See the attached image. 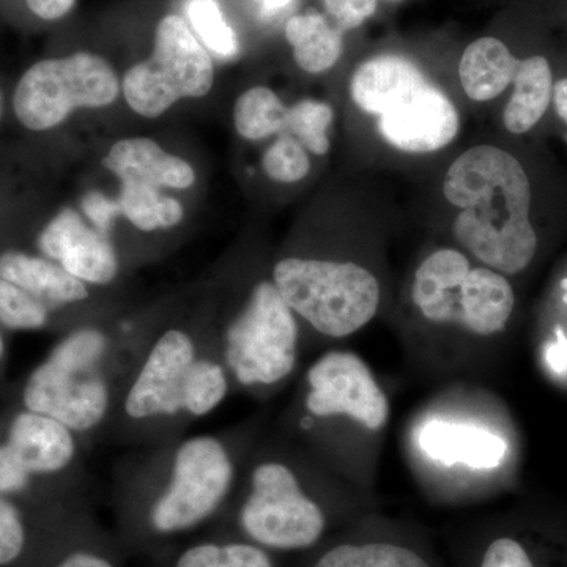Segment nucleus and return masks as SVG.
<instances>
[{
	"instance_id": "f257e3e1",
	"label": "nucleus",
	"mask_w": 567,
	"mask_h": 567,
	"mask_svg": "<svg viewBox=\"0 0 567 567\" xmlns=\"http://www.w3.org/2000/svg\"><path fill=\"white\" fill-rule=\"evenodd\" d=\"M443 194L461 210L456 240L477 262L507 278L532 267L540 246L535 192L516 155L495 145L470 148L447 169Z\"/></svg>"
},
{
	"instance_id": "f03ea898",
	"label": "nucleus",
	"mask_w": 567,
	"mask_h": 567,
	"mask_svg": "<svg viewBox=\"0 0 567 567\" xmlns=\"http://www.w3.org/2000/svg\"><path fill=\"white\" fill-rule=\"evenodd\" d=\"M350 96L379 118L383 140L405 153H432L457 137L461 118L445 92L401 55H377L350 80Z\"/></svg>"
},
{
	"instance_id": "7ed1b4c3",
	"label": "nucleus",
	"mask_w": 567,
	"mask_h": 567,
	"mask_svg": "<svg viewBox=\"0 0 567 567\" xmlns=\"http://www.w3.org/2000/svg\"><path fill=\"white\" fill-rule=\"evenodd\" d=\"M412 300L434 324H451L475 338L502 334L516 311L509 278L492 268L473 267L465 252L442 248L429 254L413 278Z\"/></svg>"
},
{
	"instance_id": "20e7f679",
	"label": "nucleus",
	"mask_w": 567,
	"mask_h": 567,
	"mask_svg": "<svg viewBox=\"0 0 567 567\" xmlns=\"http://www.w3.org/2000/svg\"><path fill=\"white\" fill-rule=\"evenodd\" d=\"M111 339L95 327L78 328L54 346L25 382L22 402L76 434L100 427L112 409L107 357Z\"/></svg>"
},
{
	"instance_id": "39448f33",
	"label": "nucleus",
	"mask_w": 567,
	"mask_h": 567,
	"mask_svg": "<svg viewBox=\"0 0 567 567\" xmlns=\"http://www.w3.org/2000/svg\"><path fill=\"white\" fill-rule=\"evenodd\" d=\"M271 281L298 319L330 339L363 330L382 300L377 276L347 260L286 257L275 265Z\"/></svg>"
},
{
	"instance_id": "423d86ee",
	"label": "nucleus",
	"mask_w": 567,
	"mask_h": 567,
	"mask_svg": "<svg viewBox=\"0 0 567 567\" xmlns=\"http://www.w3.org/2000/svg\"><path fill=\"white\" fill-rule=\"evenodd\" d=\"M300 357V324L274 281L254 286L223 334L221 360L237 385L267 390L289 379Z\"/></svg>"
},
{
	"instance_id": "0eeeda50",
	"label": "nucleus",
	"mask_w": 567,
	"mask_h": 567,
	"mask_svg": "<svg viewBox=\"0 0 567 567\" xmlns=\"http://www.w3.org/2000/svg\"><path fill=\"white\" fill-rule=\"evenodd\" d=\"M121 82L106 59L74 52L37 62L22 74L13 95L18 121L31 132H48L80 107H106L117 102Z\"/></svg>"
},
{
	"instance_id": "6e6552de",
	"label": "nucleus",
	"mask_w": 567,
	"mask_h": 567,
	"mask_svg": "<svg viewBox=\"0 0 567 567\" xmlns=\"http://www.w3.org/2000/svg\"><path fill=\"white\" fill-rule=\"evenodd\" d=\"M213 82L210 54L182 17L169 14L156 28L151 58L126 71L122 91L137 115L156 118L183 99H203Z\"/></svg>"
},
{
	"instance_id": "1a4fd4ad",
	"label": "nucleus",
	"mask_w": 567,
	"mask_h": 567,
	"mask_svg": "<svg viewBox=\"0 0 567 567\" xmlns=\"http://www.w3.org/2000/svg\"><path fill=\"white\" fill-rule=\"evenodd\" d=\"M235 483L229 446L215 435H194L175 447L166 483L148 520L158 535H177L204 524L226 502Z\"/></svg>"
},
{
	"instance_id": "9d476101",
	"label": "nucleus",
	"mask_w": 567,
	"mask_h": 567,
	"mask_svg": "<svg viewBox=\"0 0 567 567\" xmlns=\"http://www.w3.org/2000/svg\"><path fill=\"white\" fill-rule=\"evenodd\" d=\"M240 525L257 546L292 551L319 543L327 518L319 503L306 494L292 466L265 461L249 476Z\"/></svg>"
},
{
	"instance_id": "9b49d317",
	"label": "nucleus",
	"mask_w": 567,
	"mask_h": 567,
	"mask_svg": "<svg viewBox=\"0 0 567 567\" xmlns=\"http://www.w3.org/2000/svg\"><path fill=\"white\" fill-rule=\"evenodd\" d=\"M305 409L317 420L347 417L364 431L386 427L390 399L368 363L353 352H327L306 372Z\"/></svg>"
},
{
	"instance_id": "f8f14e48",
	"label": "nucleus",
	"mask_w": 567,
	"mask_h": 567,
	"mask_svg": "<svg viewBox=\"0 0 567 567\" xmlns=\"http://www.w3.org/2000/svg\"><path fill=\"white\" fill-rule=\"evenodd\" d=\"M199 347L188 331L171 328L155 339L126 386L123 413L134 423L183 415V393Z\"/></svg>"
},
{
	"instance_id": "ddd939ff",
	"label": "nucleus",
	"mask_w": 567,
	"mask_h": 567,
	"mask_svg": "<svg viewBox=\"0 0 567 567\" xmlns=\"http://www.w3.org/2000/svg\"><path fill=\"white\" fill-rule=\"evenodd\" d=\"M40 251L87 286H107L117 278V252L107 235L89 226L74 208H63L41 230Z\"/></svg>"
},
{
	"instance_id": "4468645a",
	"label": "nucleus",
	"mask_w": 567,
	"mask_h": 567,
	"mask_svg": "<svg viewBox=\"0 0 567 567\" xmlns=\"http://www.w3.org/2000/svg\"><path fill=\"white\" fill-rule=\"evenodd\" d=\"M7 443L31 475H55L73 464L76 432L43 413L22 410L11 420Z\"/></svg>"
},
{
	"instance_id": "2eb2a0df",
	"label": "nucleus",
	"mask_w": 567,
	"mask_h": 567,
	"mask_svg": "<svg viewBox=\"0 0 567 567\" xmlns=\"http://www.w3.org/2000/svg\"><path fill=\"white\" fill-rule=\"evenodd\" d=\"M103 166L117 175L121 183H144L159 189H188L196 183L192 164L171 155L148 137L115 142L104 156Z\"/></svg>"
},
{
	"instance_id": "dca6fc26",
	"label": "nucleus",
	"mask_w": 567,
	"mask_h": 567,
	"mask_svg": "<svg viewBox=\"0 0 567 567\" xmlns=\"http://www.w3.org/2000/svg\"><path fill=\"white\" fill-rule=\"evenodd\" d=\"M0 278L28 290L48 308L81 303L91 295L87 284L74 278L62 265L20 251L0 254Z\"/></svg>"
},
{
	"instance_id": "f3484780",
	"label": "nucleus",
	"mask_w": 567,
	"mask_h": 567,
	"mask_svg": "<svg viewBox=\"0 0 567 567\" xmlns=\"http://www.w3.org/2000/svg\"><path fill=\"white\" fill-rule=\"evenodd\" d=\"M555 73L546 55L520 59L513 93L503 110V125L514 136L528 134L543 122L551 106Z\"/></svg>"
},
{
	"instance_id": "a211bd4d",
	"label": "nucleus",
	"mask_w": 567,
	"mask_h": 567,
	"mask_svg": "<svg viewBox=\"0 0 567 567\" xmlns=\"http://www.w3.org/2000/svg\"><path fill=\"white\" fill-rule=\"evenodd\" d=\"M520 59L507 44L494 37H483L466 47L458 65V78L465 95L473 102L498 99L516 78Z\"/></svg>"
},
{
	"instance_id": "6ab92c4d",
	"label": "nucleus",
	"mask_w": 567,
	"mask_h": 567,
	"mask_svg": "<svg viewBox=\"0 0 567 567\" xmlns=\"http://www.w3.org/2000/svg\"><path fill=\"white\" fill-rule=\"evenodd\" d=\"M286 39L292 44L293 59L306 73L320 74L333 69L342 54V35L323 14L306 13L290 18Z\"/></svg>"
},
{
	"instance_id": "aec40b11",
	"label": "nucleus",
	"mask_w": 567,
	"mask_h": 567,
	"mask_svg": "<svg viewBox=\"0 0 567 567\" xmlns=\"http://www.w3.org/2000/svg\"><path fill=\"white\" fill-rule=\"evenodd\" d=\"M117 208L142 233L173 229L185 216L183 205L175 197L144 183L123 182Z\"/></svg>"
},
{
	"instance_id": "412c9836",
	"label": "nucleus",
	"mask_w": 567,
	"mask_h": 567,
	"mask_svg": "<svg viewBox=\"0 0 567 567\" xmlns=\"http://www.w3.org/2000/svg\"><path fill=\"white\" fill-rule=\"evenodd\" d=\"M289 107L271 89L252 87L238 96L234 106V125L246 141H260L287 128Z\"/></svg>"
},
{
	"instance_id": "4be33fe9",
	"label": "nucleus",
	"mask_w": 567,
	"mask_h": 567,
	"mask_svg": "<svg viewBox=\"0 0 567 567\" xmlns=\"http://www.w3.org/2000/svg\"><path fill=\"white\" fill-rule=\"evenodd\" d=\"M229 372L221 357L200 354L189 372L183 393V415L204 417L215 412L223 404L230 390Z\"/></svg>"
},
{
	"instance_id": "5701e85b",
	"label": "nucleus",
	"mask_w": 567,
	"mask_h": 567,
	"mask_svg": "<svg viewBox=\"0 0 567 567\" xmlns=\"http://www.w3.org/2000/svg\"><path fill=\"white\" fill-rule=\"evenodd\" d=\"M312 567H431L410 548L390 543L342 544Z\"/></svg>"
},
{
	"instance_id": "b1692460",
	"label": "nucleus",
	"mask_w": 567,
	"mask_h": 567,
	"mask_svg": "<svg viewBox=\"0 0 567 567\" xmlns=\"http://www.w3.org/2000/svg\"><path fill=\"white\" fill-rule=\"evenodd\" d=\"M175 567H274V563L257 544L204 543L186 548Z\"/></svg>"
},
{
	"instance_id": "393cba45",
	"label": "nucleus",
	"mask_w": 567,
	"mask_h": 567,
	"mask_svg": "<svg viewBox=\"0 0 567 567\" xmlns=\"http://www.w3.org/2000/svg\"><path fill=\"white\" fill-rule=\"evenodd\" d=\"M334 111L330 104L303 100L293 104L287 115V128L295 134L306 151L323 156L330 151L328 130L333 123Z\"/></svg>"
},
{
	"instance_id": "a878e982",
	"label": "nucleus",
	"mask_w": 567,
	"mask_h": 567,
	"mask_svg": "<svg viewBox=\"0 0 567 567\" xmlns=\"http://www.w3.org/2000/svg\"><path fill=\"white\" fill-rule=\"evenodd\" d=\"M186 13L204 47L221 58H234L238 54L237 35L229 22L224 20L216 0H189Z\"/></svg>"
},
{
	"instance_id": "bb28decb",
	"label": "nucleus",
	"mask_w": 567,
	"mask_h": 567,
	"mask_svg": "<svg viewBox=\"0 0 567 567\" xmlns=\"http://www.w3.org/2000/svg\"><path fill=\"white\" fill-rule=\"evenodd\" d=\"M50 319V308L17 284L0 278V324L14 331L40 330Z\"/></svg>"
},
{
	"instance_id": "cd10ccee",
	"label": "nucleus",
	"mask_w": 567,
	"mask_h": 567,
	"mask_svg": "<svg viewBox=\"0 0 567 567\" xmlns=\"http://www.w3.org/2000/svg\"><path fill=\"white\" fill-rule=\"evenodd\" d=\"M262 167L271 181L297 183L311 171V159L297 137L281 136L264 153Z\"/></svg>"
},
{
	"instance_id": "c85d7f7f",
	"label": "nucleus",
	"mask_w": 567,
	"mask_h": 567,
	"mask_svg": "<svg viewBox=\"0 0 567 567\" xmlns=\"http://www.w3.org/2000/svg\"><path fill=\"white\" fill-rule=\"evenodd\" d=\"M480 567H546L528 543L516 536H499L484 551Z\"/></svg>"
},
{
	"instance_id": "c756f323",
	"label": "nucleus",
	"mask_w": 567,
	"mask_h": 567,
	"mask_svg": "<svg viewBox=\"0 0 567 567\" xmlns=\"http://www.w3.org/2000/svg\"><path fill=\"white\" fill-rule=\"evenodd\" d=\"M25 547V527L17 506L0 498V567L21 557Z\"/></svg>"
},
{
	"instance_id": "7c9ffc66",
	"label": "nucleus",
	"mask_w": 567,
	"mask_h": 567,
	"mask_svg": "<svg viewBox=\"0 0 567 567\" xmlns=\"http://www.w3.org/2000/svg\"><path fill=\"white\" fill-rule=\"evenodd\" d=\"M324 9L334 18L339 31H349L363 24L377 10V0H322Z\"/></svg>"
},
{
	"instance_id": "2f4dec72",
	"label": "nucleus",
	"mask_w": 567,
	"mask_h": 567,
	"mask_svg": "<svg viewBox=\"0 0 567 567\" xmlns=\"http://www.w3.org/2000/svg\"><path fill=\"white\" fill-rule=\"evenodd\" d=\"M31 473L21 464L9 443L0 445V495L20 494L31 484Z\"/></svg>"
},
{
	"instance_id": "473e14b6",
	"label": "nucleus",
	"mask_w": 567,
	"mask_h": 567,
	"mask_svg": "<svg viewBox=\"0 0 567 567\" xmlns=\"http://www.w3.org/2000/svg\"><path fill=\"white\" fill-rule=\"evenodd\" d=\"M25 2L32 13L41 20L55 21L70 13L76 0H25Z\"/></svg>"
},
{
	"instance_id": "72a5a7b5",
	"label": "nucleus",
	"mask_w": 567,
	"mask_h": 567,
	"mask_svg": "<svg viewBox=\"0 0 567 567\" xmlns=\"http://www.w3.org/2000/svg\"><path fill=\"white\" fill-rule=\"evenodd\" d=\"M55 567H115L110 559L91 550H76L66 555Z\"/></svg>"
},
{
	"instance_id": "f704fd0d",
	"label": "nucleus",
	"mask_w": 567,
	"mask_h": 567,
	"mask_svg": "<svg viewBox=\"0 0 567 567\" xmlns=\"http://www.w3.org/2000/svg\"><path fill=\"white\" fill-rule=\"evenodd\" d=\"M550 107H554L558 121L567 128V74L555 78Z\"/></svg>"
},
{
	"instance_id": "c9c22d12",
	"label": "nucleus",
	"mask_w": 567,
	"mask_h": 567,
	"mask_svg": "<svg viewBox=\"0 0 567 567\" xmlns=\"http://www.w3.org/2000/svg\"><path fill=\"white\" fill-rule=\"evenodd\" d=\"M292 0H260L262 9L268 13H275V11L286 9Z\"/></svg>"
},
{
	"instance_id": "e433bc0d",
	"label": "nucleus",
	"mask_w": 567,
	"mask_h": 567,
	"mask_svg": "<svg viewBox=\"0 0 567 567\" xmlns=\"http://www.w3.org/2000/svg\"><path fill=\"white\" fill-rule=\"evenodd\" d=\"M3 353H6V344H3L2 333H0V360H2Z\"/></svg>"
},
{
	"instance_id": "4c0bfd02",
	"label": "nucleus",
	"mask_w": 567,
	"mask_h": 567,
	"mask_svg": "<svg viewBox=\"0 0 567 567\" xmlns=\"http://www.w3.org/2000/svg\"><path fill=\"white\" fill-rule=\"evenodd\" d=\"M0 117H2V93H0Z\"/></svg>"
}]
</instances>
